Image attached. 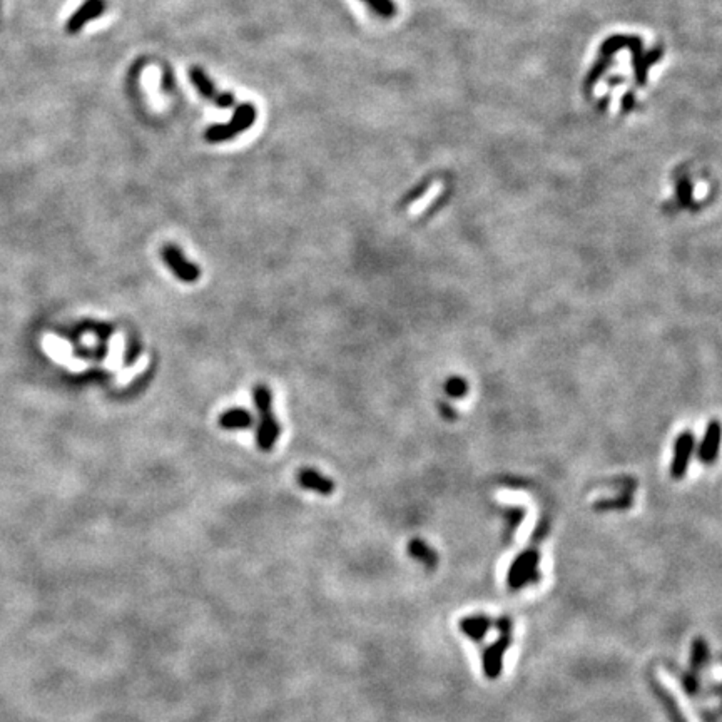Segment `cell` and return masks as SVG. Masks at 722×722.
I'll list each match as a JSON object with an SVG mask.
<instances>
[{"instance_id": "1", "label": "cell", "mask_w": 722, "mask_h": 722, "mask_svg": "<svg viewBox=\"0 0 722 722\" xmlns=\"http://www.w3.org/2000/svg\"><path fill=\"white\" fill-rule=\"evenodd\" d=\"M252 398L261 415V423L256 433V441L263 452H270L281 435V427L272 413V395L270 388L264 385H258L252 390Z\"/></svg>"}, {"instance_id": "2", "label": "cell", "mask_w": 722, "mask_h": 722, "mask_svg": "<svg viewBox=\"0 0 722 722\" xmlns=\"http://www.w3.org/2000/svg\"><path fill=\"white\" fill-rule=\"evenodd\" d=\"M254 119L256 107L250 102L239 104V106L236 107L230 122L211 126L210 129L206 131V134H204V138H206V140H210V142H223V140L232 139L234 136H238L239 132L250 129L252 124H254Z\"/></svg>"}, {"instance_id": "3", "label": "cell", "mask_w": 722, "mask_h": 722, "mask_svg": "<svg viewBox=\"0 0 722 722\" xmlns=\"http://www.w3.org/2000/svg\"><path fill=\"white\" fill-rule=\"evenodd\" d=\"M160 256H163L164 263L169 268L172 275L179 281H183V283L194 284L201 278V270L198 264L187 259L184 251L179 246H176V244H166L160 250Z\"/></svg>"}, {"instance_id": "4", "label": "cell", "mask_w": 722, "mask_h": 722, "mask_svg": "<svg viewBox=\"0 0 722 722\" xmlns=\"http://www.w3.org/2000/svg\"><path fill=\"white\" fill-rule=\"evenodd\" d=\"M189 79L203 98L212 100L221 109H230L232 104H234V95H232L231 92H219L216 89V86L211 82V79L207 77L199 67H191Z\"/></svg>"}, {"instance_id": "5", "label": "cell", "mask_w": 722, "mask_h": 722, "mask_svg": "<svg viewBox=\"0 0 722 722\" xmlns=\"http://www.w3.org/2000/svg\"><path fill=\"white\" fill-rule=\"evenodd\" d=\"M694 448H696V438L692 433L682 432L674 445V456L671 461V475L674 479H682L687 473Z\"/></svg>"}, {"instance_id": "6", "label": "cell", "mask_w": 722, "mask_h": 722, "mask_svg": "<svg viewBox=\"0 0 722 722\" xmlns=\"http://www.w3.org/2000/svg\"><path fill=\"white\" fill-rule=\"evenodd\" d=\"M721 441H722V425L717 420L709 421L707 428H705V433H704V438H702L701 445H699V452H697V456H699V460L702 461V463L709 465V463H714V461H716L717 456H719Z\"/></svg>"}, {"instance_id": "7", "label": "cell", "mask_w": 722, "mask_h": 722, "mask_svg": "<svg viewBox=\"0 0 722 722\" xmlns=\"http://www.w3.org/2000/svg\"><path fill=\"white\" fill-rule=\"evenodd\" d=\"M537 565H539V555L535 552L528 550L521 553L519 559L513 562L510 573H508L512 587H519V585L535 580Z\"/></svg>"}, {"instance_id": "8", "label": "cell", "mask_w": 722, "mask_h": 722, "mask_svg": "<svg viewBox=\"0 0 722 722\" xmlns=\"http://www.w3.org/2000/svg\"><path fill=\"white\" fill-rule=\"evenodd\" d=\"M299 487H303L304 490L316 492L323 497H330L333 492L336 490V483L331 479H328L326 475L315 470V468H303L296 475Z\"/></svg>"}, {"instance_id": "9", "label": "cell", "mask_w": 722, "mask_h": 722, "mask_svg": "<svg viewBox=\"0 0 722 722\" xmlns=\"http://www.w3.org/2000/svg\"><path fill=\"white\" fill-rule=\"evenodd\" d=\"M219 425L226 430H246L252 425V416L244 408H231L219 416Z\"/></svg>"}, {"instance_id": "10", "label": "cell", "mask_w": 722, "mask_h": 722, "mask_svg": "<svg viewBox=\"0 0 722 722\" xmlns=\"http://www.w3.org/2000/svg\"><path fill=\"white\" fill-rule=\"evenodd\" d=\"M104 7L106 6H104L102 0H87V2L84 3V6L80 7L77 12H75L74 17L71 19L69 32L79 30L80 27L87 22V20L99 17V15L104 12Z\"/></svg>"}, {"instance_id": "11", "label": "cell", "mask_w": 722, "mask_h": 722, "mask_svg": "<svg viewBox=\"0 0 722 722\" xmlns=\"http://www.w3.org/2000/svg\"><path fill=\"white\" fill-rule=\"evenodd\" d=\"M408 553H410L411 559L418 560L420 564H423L425 567L428 568H435L436 564H438V555H436V552L433 550L427 542H423L421 539L410 540V544H408Z\"/></svg>"}, {"instance_id": "12", "label": "cell", "mask_w": 722, "mask_h": 722, "mask_svg": "<svg viewBox=\"0 0 722 722\" xmlns=\"http://www.w3.org/2000/svg\"><path fill=\"white\" fill-rule=\"evenodd\" d=\"M507 642H508V637H503V639L500 640V644L492 645V647L487 649V652H485L483 669H485V674H487L488 677H497L500 674L501 656H503L505 649H507Z\"/></svg>"}, {"instance_id": "13", "label": "cell", "mask_w": 722, "mask_h": 722, "mask_svg": "<svg viewBox=\"0 0 722 722\" xmlns=\"http://www.w3.org/2000/svg\"><path fill=\"white\" fill-rule=\"evenodd\" d=\"M490 627V620L487 617H468L460 622V629L465 636H468L473 640H480Z\"/></svg>"}, {"instance_id": "14", "label": "cell", "mask_w": 722, "mask_h": 722, "mask_svg": "<svg viewBox=\"0 0 722 722\" xmlns=\"http://www.w3.org/2000/svg\"><path fill=\"white\" fill-rule=\"evenodd\" d=\"M46 348L55 360L60 361V363H66V361L71 358V344L67 343V341L57 338V336L47 335Z\"/></svg>"}, {"instance_id": "15", "label": "cell", "mask_w": 722, "mask_h": 722, "mask_svg": "<svg viewBox=\"0 0 722 722\" xmlns=\"http://www.w3.org/2000/svg\"><path fill=\"white\" fill-rule=\"evenodd\" d=\"M445 391H447L452 398H461V396L467 395L468 385L467 381L460 378V376H453V378L445 383Z\"/></svg>"}, {"instance_id": "16", "label": "cell", "mask_w": 722, "mask_h": 722, "mask_svg": "<svg viewBox=\"0 0 722 722\" xmlns=\"http://www.w3.org/2000/svg\"><path fill=\"white\" fill-rule=\"evenodd\" d=\"M373 10L378 12L381 17H393L396 12L393 0H364Z\"/></svg>"}, {"instance_id": "17", "label": "cell", "mask_w": 722, "mask_h": 722, "mask_svg": "<svg viewBox=\"0 0 722 722\" xmlns=\"http://www.w3.org/2000/svg\"><path fill=\"white\" fill-rule=\"evenodd\" d=\"M147 363H149V358H146V356H144V358H140V360L138 361V363L134 364V367L127 368L126 371L120 373V375L118 376V385H126V383H129V381H131L132 378H134V376L138 375V373H140V371L144 370V368H146V364H147Z\"/></svg>"}, {"instance_id": "18", "label": "cell", "mask_w": 722, "mask_h": 722, "mask_svg": "<svg viewBox=\"0 0 722 722\" xmlns=\"http://www.w3.org/2000/svg\"><path fill=\"white\" fill-rule=\"evenodd\" d=\"M120 353H122V336L114 335L111 340V355L107 360V367L115 368L118 361L120 358Z\"/></svg>"}, {"instance_id": "19", "label": "cell", "mask_w": 722, "mask_h": 722, "mask_svg": "<svg viewBox=\"0 0 722 722\" xmlns=\"http://www.w3.org/2000/svg\"><path fill=\"white\" fill-rule=\"evenodd\" d=\"M64 364H66V367L72 371H80V370H86L87 368V363H82L80 360H72V358L67 360Z\"/></svg>"}]
</instances>
